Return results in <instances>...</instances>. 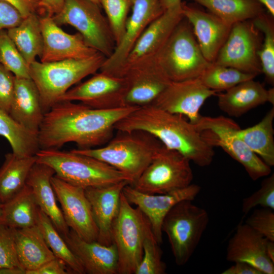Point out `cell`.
Instances as JSON below:
<instances>
[{
	"label": "cell",
	"instance_id": "4dcf8cb0",
	"mask_svg": "<svg viewBox=\"0 0 274 274\" xmlns=\"http://www.w3.org/2000/svg\"><path fill=\"white\" fill-rule=\"evenodd\" d=\"M37 159L36 155L20 157L12 152L5 155L0 167V201L2 203L24 188L28 174Z\"/></svg>",
	"mask_w": 274,
	"mask_h": 274
},
{
	"label": "cell",
	"instance_id": "74e56055",
	"mask_svg": "<svg viewBox=\"0 0 274 274\" xmlns=\"http://www.w3.org/2000/svg\"><path fill=\"white\" fill-rule=\"evenodd\" d=\"M145 216L143 257L135 274H164L166 266L162 260V251Z\"/></svg>",
	"mask_w": 274,
	"mask_h": 274
},
{
	"label": "cell",
	"instance_id": "484cf974",
	"mask_svg": "<svg viewBox=\"0 0 274 274\" xmlns=\"http://www.w3.org/2000/svg\"><path fill=\"white\" fill-rule=\"evenodd\" d=\"M217 95L220 109L235 117L267 102L274 104V88L267 90L254 79L239 83Z\"/></svg>",
	"mask_w": 274,
	"mask_h": 274
},
{
	"label": "cell",
	"instance_id": "db71d44e",
	"mask_svg": "<svg viewBox=\"0 0 274 274\" xmlns=\"http://www.w3.org/2000/svg\"><path fill=\"white\" fill-rule=\"evenodd\" d=\"M2 207H3V203L0 201V220H1V218L2 216Z\"/></svg>",
	"mask_w": 274,
	"mask_h": 274
},
{
	"label": "cell",
	"instance_id": "11a10c76",
	"mask_svg": "<svg viewBox=\"0 0 274 274\" xmlns=\"http://www.w3.org/2000/svg\"><path fill=\"white\" fill-rule=\"evenodd\" d=\"M90 1H91L92 2L98 4L99 5H99V0H90Z\"/></svg>",
	"mask_w": 274,
	"mask_h": 274
},
{
	"label": "cell",
	"instance_id": "4316f807",
	"mask_svg": "<svg viewBox=\"0 0 274 274\" xmlns=\"http://www.w3.org/2000/svg\"><path fill=\"white\" fill-rule=\"evenodd\" d=\"M9 114L26 128L38 133L45 113L38 88L30 78L15 77L14 94Z\"/></svg>",
	"mask_w": 274,
	"mask_h": 274
},
{
	"label": "cell",
	"instance_id": "ee69618b",
	"mask_svg": "<svg viewBox=\"0 0 274 274\" xmlns=\"http://www.w3.org/2000/svg\"><path fill=\"white\" fill-rule=\"evenodd\" d=\"M15 76L0 64V110L9 113L15 90Z\"/></svg>",
	"mask_w": 274,
	"mask_h": 274
},
{
	"label": "cell",
	"instance_id": "60d3db41",
	"mask_svg": "<svg viewBox=\"0 0 274 274\" xmlns=\"http://www.w3.org/2000/svg\"><path fill=\"white\" fill-rule=\"evenodd\" d=\"M0 274H25L18 260L12 228L0 224Z\"/></svg>",
	"mask_w": 274,
	"mask_h": 274
},
{
	"label": "cell",
	"instance_id": "8fae6325",
	"mask_svg": "<svg viewBox=\"0 0 274 274\" xmlns=\"http://www.w3.org/2000/svg\"><path fill=\"white\" fill-rule=\"evenodd\" d=\"M145 215L122 192L120 208L111 229L118 254V274H135L143 257Z\"/></svg>",
	"mask_w": 274,
	"mask_h": 274
},
{
	"label": "cell",
	"instance_id": "ab89813d",
	"mask_svg": "<svg viewBox=\"0 0 274 274\" xmlns=\"http://www.w3.org/2000/svg\"><path fill=\"white\" fill-rule=\"evenodd\" d=\"M135 0H99L112 31L116 47L122 40L125 31L128 15Z\"/></svg>",
	"mask_w": 274,
	"mask_h": 274
},
{
	"label": "cell",
	"instance_id": "8d00e7d4",
	"mask_svg": "<svg viewBox=\"0 0 274 274\" xmlns=\"http://www.w3.org/2000/svg\"><path fill=\"white\" fill-rule=\"evenodd\" d=\"M255 77L231 67L211 63L198 78L206 87L218 92Z\"/></svg>",
	"mask_w": 274,
	"mask_h": 274
},
{
	"label": "cell",
	"instance_id": "603a6c76",
	"mask_svg": "<svg viewBox=\"0 0 274 274\" xmlns=\"http://www.w3.org/2000/svg\"><path fill=\"white\" fill-rule=\"evenodd\" d=\"M121 77L128 83L125 106L128 107L152 104L172 82L156 63L130 69Z\"/></svg>",
	"mask_w": 274,
	"mask_h": 274
},
{
	"label": "cell",
	"instance_id": "d6a6232c",
	"mask_svg": "<svg viewBox=\"0 0 274 274\" xmlns=\"http://www.w3.org/2000/svg\"><path fill=\"white\" fill-rule=\"evenodd\" d=\"M203 6L224 22L232 25L251 20L265 12L256 0H190Z\"/></svg>",
	"mask_w": 274,
	"mask_h": 274
},
{
	"label": "cell",
	"instance_id": "e0dca14e",
	"mask_svg": "<svg viewBox=\"0 0 274 274\" xmlns=\"http://www.w3.org/2000/svg\"><path fill=\"white\" fill-rule=\"evenodd\" d=\"M216 91L206 87L198 78L171 82L151 104L167 112L186 117L196 124L201 107Z\"/></svg>",
	"mask_w": 274,
	"mask_h": 274
},
{
	"label": "cell",
	"instance_id": "7402d4cb",
	"mask_svg": "<svg viewBox=\"0 0 274 274\" xmlns=\"http://www.w3.org/2000/svg\"><path fill=\"white\" fill-rule=\"evenodd\" d=\"M127 184H130L128 181H122L106 186L84 188L98 230L97 242L102 245L112 244V224L119 212L123 189Z\"/></svg>",
	"mask_w": 274,
	"mask_h": 274
},
{
	"label": "cell",
	"instance_id": "d4e9b609",
	"mask_svg": "<svg viewBox=\"0 0 274 274\" xmlns=\"http://www.w3.org/2000/svg\"><path fill=\"white\" fill-rule=\"evenodd\" d=\"M54 175L52 168L36 162L28 174L26 184L31 189L39 209L50 218L61 235L65 236L70 229L57 204L56 197L51 182V179Z\"/></svg>",
	"mask_w": 274,
	"mask_h": 274
},
{
	"label": "cell",
	"instance_id": "277c9868",
	"mask_svg": "<svg viewBox=\"0 0 274 274\" xmlns=\"http://www.w3.org/2000/svg\"><path fill=\"white\" fill-rule=\"evenodd\" d=\"M107 58L99 52L87 58L70 59L29 65L30 79L39 91L42 109L48 112L74 85L99 70Z\"/></svg>",
	"mask_w": 274,
	"mask_h": 274
},
{
	"label": "cell",
	"instance_id": "f6af8a7d",
	"mask_svg": "<svg viewBox=\"0 0 274 274\" xmlns=\"http://www.w3.org/2000/svg\"><path fill=\"white\" fill-rule=\"evenodd\" d=\"M23 17L12 5L0 0V30L19 24Z\"/></svg>",
	"mask_w": 274,
	"mask_h": 274
},
{
	"label": "cell",
	"instance_id": "cb8c5ba5",
	"mask_svg": "<svg viewBox=\"0 0 274 274\" xmlns=\"http://www.w3.org/2000/svg\"><path fill=\"white\" fill-rule=\"evenodd\" d=\"M63 238L83 266L85 273L118 274V254L114 244L88 242L70 229Z\"/></svg>",
	"mask_w": 274,
	"mask_h": 274
},
{
	"label": "cell",
	"instance_id": "1f68e13d",
	"mask_svg": "<svg viewBox=\"0 0 274 274\" xmlns=\"http://www.w3.org/2000/svg\"><path fill=\"white\" fill-rule=\"evenodd\" d=\"M274 108L253 126L236 130L246 145L270 167L274 165Z\"/></svg>",
	"mask_w": 274,
	"mask_h": 274
},
{
	"label": "cell",
	"instance_id": "bcb514c9",
	"mask_svg": "<svg viewBox=\"0 0 274 274\" xmlns=\"http://www.w3.org/2000/svg\"><path fill=\"white\" fill-rule=\"evenodd\" d=\"M73 273L66 263L55 257L29 274H68Z\"/></svg>",
	"mask_w": 274,
	"mask_h": 274
},
{
	"label": "cell",
	"instance_id": "c3c4849f",
	"mask_svg": "<svg viewBox=\"0 0 274 274\" xmlns=\"http://www.w3.org/2000/svg\"><path fill=\"white\" fill-rule=\"evenodd\" d=\"M64 0H41L39 3L40 15L53 16L61 10Z\"/></svg>",
	"mask_w": 274,
	"mask_h": 274
},
{
	"label": "cell",
	"instance_id": "83f0119b",
	"mask_svg": "<svg viewBox=\"0 0 274 274\" xmlns=\"http://www.w3.org/2000/svg\"><path fill=\"white\" fill-rule=\"evenodd\" d=\"M12 229L18 260L25 274L56 257L37 225Z\"/></svg>",
	"mask_w": 274,
	"mask_h": 274
},
{
	"label": "cell",
	"instance_id": "d6986e66",
	"mask_svg": "<svg viewBox=\"0 0 274 274\" xmlns=\"http://www.w3.org/2000/svg\"><path fill=\"white\" fill-rule=\"evenodd\" d=\"M40 20L43 38L41 62L82 59L98 52L87 45L79 32L70 34L65 32L52 17L40 15Z\"/></svg>",
	"mask_w": 274,
	"mask_h": 274
},
{
	"label": "cell",
	"instance_id": "9c48e42d",
	"mask_svg": "<svg viewBox=\"0 0 274 274\" xmlns=\"http://www.w3.org/2000/svg\"><path fill=\"white\" fill-rule=\"evenodd\" d=\"M99 6L90 0H64L61 10L52 18L59 26L74 27L87 45L107 58L113 54L116 43Z\"/></svg>",
	"mask_w": 274,
	"mask_h": 274
},
{
	"label": "cell",
	"instance_id": "7c38bea8",
	"mask_svg": "<svg viewBox=\"0 0 274 274\" xmlns=\"http://www.w3.org/2000/svg\"><path fill=\"white\" fill-rule=\"evenodd\" d=\"M262 41V33L251 19L236 22L232 25L213 63L256 77L262 73L259 52Z\"/></svg>",
	"mask_w": 274,
	"mask_h": 274
},
{
	"label": "cell",
	"instance_id": "7dc6e473",
	"mask_svg": "<svg viewBox=\"0 0 274 274\" xmlns=\"http://www.w3.org/2000/svg\"><path fill=\"white\" fill-rule=\"evenodd\" d=\"M14 6L24 18L32 13L39 12V3L35 0H1Z\"/></svg>",
	"mask_w": 274,
	"mask_h": 274
},
{
	"label": "cell",
	"instance_id": "f907efd6",
	"mask_svg": "<svg viewBox=\"0 0 274 274\" xmlns=\"http://www.w3.org/2000/svg\"><path fill=\"white\" fill-rule=\"evenodd\" d=\"M160 2L164 11L180 5L182 3V0H160Z\"/></svg>",
	"mask_w": 274,
	"mask_h": 274
},
{
	"label": "cell",
	"instance_id": "681fc988",
	"mask_svg": "<svg viewBox=\"0 0 274 274\" xmlns=\"http://www.w3.org/2000/svg\"><path fill=\"white\" fill-rule=\"evenodd\" d=\"M234 264L224 270L222 274H262L251 264L244 262H235Z\"/></svg>",
	"mask_w": 274,
	"mask_h": 274
},
{
	"label": "cell",
	"instance_id": "9a60e30c",
	"mask_svg": "<svg viewBox=\"0 0 274 274\" xmlns=\"http://www.w3.org/2000/svg\"><path fill=\"white\" fill-rule=\"evenodd\" d=\"M51 182L70 229L85 241H97L98 230L84 188L70 184L55 175Z\"/></svg>",
	"mask_w": 274,
	"mask_h": 274
},
{
	"label": "cell",
	"instance_id": "f5cc1de1",
	"mask_svg": "<svg viewBox=\"0 0 274 274\" xmlns=\"http://www.w3.org/2000/svg\"><path fill=\"white\" fill-rule=\"evenodd\" d=\"M266 253L268 258L274 262V241L267 239L266 245Z\"/></svg>",
	"mask_w": 274,
	"mask_h": 274
},
{
	"label": "cell",
	"instance_id": "e575fe53",
	"mask_svg": "<svg viewBox=\"0 0 274 274\" xmlns=\"http://www.w3.org/2000/svg\"><path fill=\"white\" fill-rule=\"evenodd\" d=\"M37 225L40 229L48 247L56 257L63 260L73 273H85L81 264L50 218L40 209Z\"/></svg>",
	"mask_w": 274,
	"mask_h": 274
},
{
	"label": "cell",
	"instance_id": "b9f144b4",
	"mask_svg": "<svg viewBox=\"0 0 274 274\" xmlns=\"http://www.w3.org/2000/svg\"><path fill=\"white\" fill-rule=\"evenodd\" d=\"M274 210V174L266 177L261 183L260 188L243 200L242 209L248 214L256 207Z\"/></svg>",
	"mask_w": 274,
	"mask_h": 274
},
{
	"label": "cell",
	"instance_id": "52a82bcc",
	"mask_svg": "<svg viewBox=\"0 0 274 274\" xmlns=\"http://www.w3.org/2000/svg\"><path fill=\"white\" fill-rule=\"evenodd\" d=\"M192 201L184 200L175 205L162 224V231L168 237L175 262L179 266L189 260L209 221L208 212Z\"/></svg>",
	"mask_w": 274,
	"mask_h": 274
},
{
	"label": "cell",
	"instance_id": "5bb4252c",
	"mask_svg": "<svg viewBox=\"0 0 274 274\" xmlns=\"http://www.w3.org/2000/svg\"><path fill=\"white\" fill-rule=\"evenodd\" d=\"M126 79L100 71L88 80L70 88L59 101H79L91 108L107 110L125 106Z\"/></svg>",
	"mask_w": 274,
	"mask_h": 274
},
{
	"label": "cell",
	"instance_id": "ba28073f",
	"mask_svg": "<svg viewBox=\"0 0 274 274\" xmlns=\"http://www.w3.org/2000/svg\"><path fill=\"white\" fill-rule=\"evenodd\" d=\"M203 139L213 147L222 148L239 163L254 181L267 177L271 167L253 152L236 134L239 127L231 119L223 116H202L194 124Z\"/></svg>",
	"mask_w": 274,
	"mask_h": 274
},
{
	"label": "cell",
	"instance_id": "30bf717a",
	"mask_svg": "<svg viewBox=\"0 0 274 274\" xmlns=\"http://www.w3.org/2000/svg\"><path fill=\"white\" fill-rule=\"evenodd\" d=\"M190 161L177 151L164 145L139 179L132 185L148 194H165L190 185L193 175Z\"/></svg>",
	"mask_w": 274,
	"mask_h": 274
},
{
	"label": "cell",
	"instance_id": "4fadbf2b",
	"mask_svg": "<svg viewBox=\"0 0 274 274\" xmlns=\"http://www.w3.org/2000/svg\"><path fill=\"white\" fill-rule=\"evenodd\" d=\"M184 17L182 4L165 10L141 35L114 75L121 77L130 69L156 63L158 54Z\"/></svg>",
	"mask_w": 274,
	"mask_h": 274
},
{
	"label": "cell",
	"instance_id": "3957f363",
	"mask_svg": "<svg viewBox=\"0 0 274 274\" xmlns=\"http://www.w3.org/2000/svg\"><path fill=\"white\" fill-rule=\"evenodd\" d=\"M117 131V133L104 146L71 151L92 157L110 165L127 176L132 185L163 145L146 131Z\"/></svg>",
	"mask_w": 274,
	"mask_h": 274
},
{
	"label": "cell",
	"instance_id": "816d5d0a",
	"mask_svg": "<svg viewBox=\"0 0 274 274\" xmlns=\"http://www.w3.org/2000/svg\"><path fill=\"white\" fill-rule=\"evenodd\" d=\"M267 9L268 13L274 17V0H256Z\"/></svg>",
	"mask_w": 274,
	"mask_h": 274
},
{
	"label": "cell",
	"instance_id": "f1b7e54d",
	"mask_svg": "<svg viewBox=\"0 0 274 274\" xmlns=\"http://www.w3.org/2000/svg\"><path fill=\"white\" fill-rule=\"evenodd\" d=\"M39 210L31 189L26 184L20 191L3 203L0 224L15 229L37 225Z\"/></svg>",
	"mask_w": 274,
	"mask_h": 274
},
{
	"label": "cell",
	"instance_id": "7bdbcfd3",
	"mask_svg": "<svg viewBox=\"0 0 274 274\" xmlns=\"http://www.w3.org/2000/svg\"><path fill=\"white\" fill-rule=\"evenodd\" d=\"M245 223L266 239L274 241V212L268 208L255 210Z\"/></svg>",
	"mask_w": 274,
	"mask_h": 274
},
{
	"label": "cell",
	"instance_id": "7a4b0ae2",
	"mask_svg": "<svg viewBox=\"0 0 274 274\" xmlns=\"http://www.w3.org/2000/svg\"><path fill=\"white\" fill-rule=\"evenodd\" d=\"M116 130H142L157 138L166 148L177 151L200 167L211 164L214 147L202 138L195 125L183 116L153 104L138 107L115 125Z\"/></svg>",
	"mask_w": 274,
	"mask_h": 274
},
{
	"label": "cell",
	"instance_id": "f35d334b",
	"mask_svg": "<svg viewBox=\"0 0 274 274\" xmlns=\"http://www.w3.org/2000/svg\"><path fill=\"white\" fill-rule=\"evenodd\" d=\"M0 64L16 77L30 78L29 65L9 37L7 29L0 30Z\"/></svg>",
	"mask_w": 274,
	"mask_h": 274
},
{
	"label": "cell",
	"instance_id": "44dd1931",
	"mask_svg": "<svg viewBox=\"0 0 274 274\" xmlns=\"http://www.w3.org/2000/svg\"><path fill=\"white\" fill-rule=\"evenodd\" d=\"M267 241L245 223H241L228 242L226 260L232 262H246L262 274H273L274 262L266 253Z\"/></svg>",
	"mask_w": 274,
	"mask_h": 274
},
{
	"label": "cell",
	"instance_id": "6da1fadb",
	"mask_svg": "<svg viewBox=\"0 0 274 274\" xmlns=\"http://www.w3.org/2000/svg\"><path fill=\"white\" fill-rule=\"evenodd\" d=\"M138 107L97 109L82 103L62 101L44 114L38 133L40 149H56L72 142L78 149L107 144L116 124Z\"/></svg>",
	"mask_w": 274,
	"mask_h": 274
},
{
	"label": "cell",
	"instance_id": "836d02e7",
	"mask_svg": "<svg viewBox=\"0 0 274 274\" xmlns=\"http://www.w3.org/2000/svg\"><path fill=\"white\" fill-rule=\"evenodd\" d=\"M0 135L9 143L12 153L18 157L36 155L40 150L38 133L26 128L8 113L0 110Z\"/></svg>",
	"mask_w": 274,
	"mask_h": 274
},
{
	"label": "cell",
	"instance_id": "d590c367",
	"mask_svg": "<svg viewBox=\"0 0 274 274\" xmlns=\"http://www.w3.org/2000/svg\"><path fill=\"white\" fill-rule=\"evenodd\" d=\"M251 21L254 26L263 35V41L259 52L262 73L270 85L274 84V17L265 12Z\"/></svg>",
	"mask_w": 274,
	"mask_h": 274
},
{
	"label": "cell",
	"instance_id": "9f6ffc18",
	"mask_svg": "<svg viewBox=\"0 0 274 274\" xmlns=\"http://www.w3.org/2000/svg\"><path fill=\"white\" fill-rule=\"evenodd\" d=\"M35 1L38 2L39 3V2H40L41 0H35Z\"/></svg>",
	"mask_w": 274,
	"mask_h": 274
},
{
	"label": "cell",
	"instance_id": "ffe728a7",
	"mask_svg": "<svg viewBox=\"0 0 274 274\" xmlns=\"http://www.w3.org/2000/svg\"><path fill=\"white\" fill-rule=\"evenodd\" d=\"M182 8L184 17L192 26L203 55L209 62L213 63L232 25L194 4L182 2Z\"/></svg>",
	"mask_w": 274,
	"mask_h": 274
},
{
	"label": "cell",
	"instance_id": "2e32d148",
	"mask_svg": "<svg viewBox=\"0 0 274 274\" xmlns=\"http://www.w3.org/2000/svg\"><path fill=\"white\" fill-rule=\"evenodd\" d=\"M200 191V187L191 184L189 186L165 194H148L126 185L122 192L131 204L138 208L149 220L152 231L159 245L162 243V224L165 216L179 202L193 200Z\"/></svg>",
	"mask_w": 274,
	"mask_h": 274
},
{
	"label": "cell",
	"instance_id": "8992f818",
	"mask_svg": "<svg viewBox=\"0 0 274 274\" xmlns=\"http://www.w3.org/2000/svg\"><path fill=\"white\" fill-rule=\"evenodd\" d=\"M156 63L172 82L198 78L211 64L203 55L192 26L185 18L176 26Z\"/></svg>",
	"mask_w": 274,
	"mask_h": 274
},
{
	"label": "cell",
	"instance_id": "f546056e",
	"mask_svg": "<svg viewBox=\"0 0 274 274\" xmlns=\"http://www.w3.org/2000/svg\"><path fill=\"white\" fill-rule=\"evenodd\" d=\"M12 40L27 64L41 56L43 48V38L40 15L32 13L23 18L17 25L7 29Z\"/></svg>",
	"mask_w": 274,
	"mask_h": 274
},
{
	"label": "cell",
	"instance_id": "ac0fdd59",
	"mask_svg": "<svg viewBox=\"0 0 274 274\" xmlns=\"http://www.w3.org/2000/svg\"><path fill=\"white\" fill-rule=\"evenodd\" d=\"M131 9L122 40L106 59L100 71L115 75L141 35L164 11L160 0H135Z\"/></svg>",
	"mask_w": 274,
	"mask_h": 274
},
{
	"label": "cell",
	"instance_id": "5b68a950",
	"mask_svg": "<svg viewBox=\"0 0 274 274\" xmlns=\"http://www.w3.org/2000/svg\"><path fill=\"white\" fill-rule=\"evenodd\" d=\"M37 162L48 165L55 175L72 185L86 188L106 186L130 179L125 174L97 159L56 149H40Z\"/></svg>",
	"mask_w": 274,
	"mask_h": 274
}]
</instances>
